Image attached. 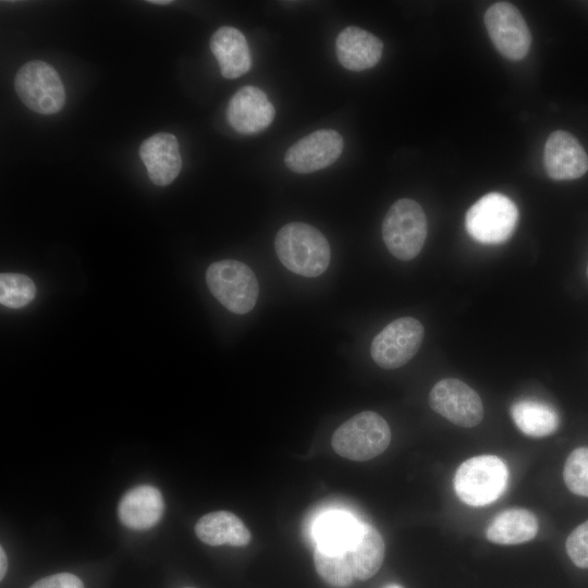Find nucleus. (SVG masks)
Returning <instances> with one entry per match:
<instances>
[{
  "instance_id": "4",
  "label": "nucleus",
  "mask_w": 588,
  "mask_h": 588,
  "mask_svg": "<svg viewBox=\"0 0 588 588\" xmlns=\"http://www.w3.org/2000/svg\"><path fill=\"white\" fill-rule=\"evenodd\" d=\"M427 237V218L421 206L409 198L396 200L382 222V238L389 252L397 259H414Z\"/></svg>"
},
{
  "instance_id": "6",
  "label": "nucleus",
  "mask_w": 588,
  "mask_h": 588,
  "mask_svg": "<svg viewBox=\"0 0 588 588\" xmlns=\"http://www.w3.org/2000/svg\"><path fill=\"white\" fill-rule=\"evenodd\" d=\"M517 219L518 210L512 199L500 193H489L467 210L465 226L476 242L502 244L512 236Z\"/></svg>"
},
{
  "instance_id": "2",
  "label": "nucleus",
  "mask_w": 588,
  "mask_h": 588,
  "mask_svg": "<svg viewBox=\"0 0 588 588\" xmlns=\"http://www.w3.org/2000/svg\"><path fill=\"white\" fill-rule=\"evenodd\" d=\"M509 471L495 455H478L463 462L454 476V490L461 501L471 506H485L505 491Z\"/></svg>"
},
{
  "instance_id": "10",
  "label": "nucleus",
  "mask_w": 588,
  "mask_h": 588,
  "mask_svg": "<svg viewBox=\"0 0 588 588\" xmlns=\"http://www.w3.org/2000/svg\"><path fill=\"white\" fill-rule=\"evenodd\" d=\"M430 407L461 427H474L483 417V405L478 393L465 382L446 378L438 381L429 393Z\"/></svg>"
},
{
  "instance_id": "20",
  "label": "nucleus",
  "mask_w": 588,
  "mask_h": 588,
  "mask_svg": "<svg viewBox=\"0 0 588 588\" xmlns=\"http://www.w3.org/2000/svg\"><path fill=\"white\" fill-rule=\"evenodd\" d=\"M354 576L366 580L381 567L384 559V541L379 531L371 525L360 526L355 542L348 551Z\"/></svg>"
},
{
  "instance_id": "23",
  "label": "nucleus",
  "mask_w": 588,
  "mask_h": 588,
  "mask_svg": "<svg viewBox=\"0 0 588 588\" xmlns=\"http://www.w3.org/2000/svg\"><path fill=\"white\" fill-rule=\"evenodd\" d=\"M314 562L319 576L330 586L344 588L353 583L355 576L348 552L330 551L317 547Z\"/></svg>"
},
{
  "instance_id": "12",
  "label": "nucleus",
  "mask_w": 588,
  "mask_h": 588,
  "mask_svg": "<svg viewBox=\"0 0 588 588\" xmlns=\"http://www.w3.org/2000/svg\"><path fill=\"white\" fill-rule=\"evenodd\" d=\"M543 163L555 181L574 180L588 171V156L578 139L562 130L552 132L544 145Z\"/></svg>"
},
{
  "instance_id": "24",
  "label": "nucleus",
  "mask_w": 588,
  "mask_h": 588,
  "mask_svg": "<svg viewBox=\"0 0 588 588\" xmlns=\"http://www.w3.org/2000/svg\"><path fill=\"white\" fill-rule=\"evenodd\" d=\"M36 295V286L30 278L19 273L0 275V303L9 308H22Z\"/></svg>"
},
{
  "instance_id": "19",
  "label": "nucleus",
  "mask_w": 588,
  "mask_h": 588,
  "mask_svg": "<svg viewBox=\"0 0 588 588\" xmlns=\"http://www.w3.org/2000/svg\"><path fill=\"white\" fill-rule=\"evenodd\" d=\"M538 532L535 514L525 509H510L498 514L486 530L487 539L498 544H519Z\"/></svg>"
},
{
  "instance_id": "5",
  "label": "nucleus",
  "mask_w": 588,
  "mask_h": 588,
  "mask_svg": "<svg viewBox=\"0 0 588 588\" xmlns=\"http://www.w3.org/2000/svg\"><path fill=\"white\" fill-rule=\"evenodd\" d=\"M206 282L211 294L234 314H247L256 305L258 281L244 262L223 259L211 264L206 272Z\"/></svg>"
},
{
  "instance_id": "7",
  "label": "nucleus",
  "mask_w": 588,
  "mask_h": 588,
  "mask_svg": "<svg viewBox=\"0 0 588 588\" xmlns=\"http://www.w3.org/2000/svg\"><path fill=\"white\" fill-rule=\"evenodd\" d=\"M14 88L22 102L40 114L57 113L65 103V90L59 74L40 60L29 61L19 69Z\"/></svg>"
},
{
  "instance_id": "29",
  "label": "nucleus",
  "mask_w": 588,
  "mask_h": 588,
  "mask_svg": "<svg viewBox=\"0 0 588 588\" xmlns=\"http://www.w3.org/2000/svg\"><path fill=\"white\" fill-rule=\"evenodd\" d=\"M148 2H150V3H152V4H169V3H171L172 1H171V0H150V1H148Z\"/></svg>"
},
{
  "instance_id": "13",
  "label": "nucleus",
  "mask_w": 588,
  "mask_h": 588,
  "mask_svg": "<svg viewBox=\"0 0 588 588\" xmlns=\"http://www.w3.org/2000/svg\"><path fill=\"white\" fill-rule=\"evenodd\" d=\"M275 110L267 95L255 86H244L230 99L226 119L241 134H255L267 128Z\"/></svg>"
},
{
  "instance_id": "8",
  "label": "nucleus",
  "mask_w": 588,
  "mask_h": 588,
  "mask_svg": "<svg viewBox=\"0 0 588 588\" xmlns=\"http://www.w3.org/2000/svg\"><path fill=\"white\" fill-rule=\"evenodd\" d=\"M421 322L413 317H402L385 326L372 340L370 354L384 369L405 365L418 352L424 340Z\"/></svg>"
},
{
  "instance_id": "1",
  "label": "nucleus",
  "mask_w": 588,
  "mask_h": 588,
  "mask_svg": "<svg viewBox=\"0 0 588 588\" xmlns=\"http://www.w3.org/2000/svg\"><path fill=\"white\" fill-rule=\"evenodd\" d=\"M280 261L293 273L318 277L330 264V246L326 236L315 226L304 222L283 225L274 238Z\"/></svg>"
},
{
  "instance_id": "31",
  "label": "nucleus",
  "mask_w": 588,
  "mask_h": 588,
  "mask_svg": "<svg viewBox=\"0 0 588 588\" xmlns=\"http://www.w3.org/2000/svg\"><path fill=\"white\" fill-rule=\"evenodd\" d=\"M586 273H587V278H588V265H587Z\"/></svg>"
},
{
  "instance_id": "21",
  "label": "nucleus",
  "mask_w": 588,
  "mask_h": 588,
  "mask_svg": "<svg viewBox=\"0 0 588 588\" xmlns=\"http://www.w3.org/2000/svg\"><path fill=\"white\" fill-rule=\"evenodd\" d=\"M360 526L350 514L344 512H330L322 515L315 525L317 547L336 551L348 552L359 532Z\"/></svg>"
},
{
  "instance_id": "3",
  "label": "nucleus",
  "mask_w": 588,
  "mask_h": 588,
  "mask_svg": "<svg viewBox=\"0 0 588 588\" xmlns=\"http://www.w3.org/2000/svg\"><path fill=\"white\" fill-rule=\"evenodd\" d=\"M391 430L379 414L366 411L343 422L333 433L331 444L336 454L351 461H369L387 450Z\"/></svg>"
},
{
  "instance_id": "17",
  "label": "nucleus",
  "mask_w": 588,
  "mask_h": 588,
  "mask_svg": "<svg viewBox=\"0 0 588 588\" xmlns=\"http://www.w3.org/2000/svg\"><path fill=\"white\" fill-rule=\"evenodd\" d=\"M210 49L225 78H237L252 68L247 40L243 33L234 27L222 26L217 29L210 38Z\"/></svg>"
},
{
  "instance_id": "28",
  "label": "nucleus",
  "mask_w": 588,
  "mask_h": 588,
  "mask_svg": "<svg viewBox=\"0 0 588 588\" xmlns=\"http://www.w3.org/2000/svg\"><path fill=\"white\" fill-rule=\"evenodd\" d=\"M7 567H8L7 554L3 548L1 547L0 549V578L1 579H3L7 573Z\"/></svg>"
},
{
  "instance_id": "18",
  "label": "nucleus",
  "mask_w": 588,
  "mask_h": 588,
  "mask_svg": "<svg viewBox=\"0 0 588 588\" xmlns=\"http://www.w3.org/2000/svg\"><path fill=\"white\" fill-rule=\"evenodd\" d=\"M196 536L206 544L243 547L250 542V532L235 514L228 511L211 512L198 519Z\"/></svg>"
},
{
  "instance_id": "25",
  "label": "nucleus",
  "mask_w": 588,
  "mask_h": 588,
  "mask_svg": "<svg viewBox=\"0 0 588 588\" xmlns=\"http://www.w3.org/2000/svg\"><path fill=\"white\" fill-rule=\"evenodd\" d=\"M563 477L571 492L588 498V448H577L567 456Z\"/></svg>"
},
{
  "instance_id": "15",
  "label": "nucleus",
  "mask_w": 588,
  "mask_h": 588,
  "mask_svg": "<svg viewBox=\"0 0 588 588\" xmlns=\"http://www.w3.org/2000/svg\"><path fill=\"white\" fill-rule=\"evenodd\" d=\"M382 49L377 36L357 26L345 27L335 39L336 58L350 71L373 68L381 59Z\"/></svg>"
},
{
  "instance_id": "11",
  "label": "nucleus",
  "mask_w": 588,
  "mask_h": 588,
  "mask_svg": "<svg viewBox=\"0 0 588 588\" xmlns=\"http://www.w3.org/2000/svg\"><path fill=\"white\" fill-rule=\"evenodd\" d=\"M343 138L330 128L317 130L294 143L284 156L286 167L296 173H311L336 161L343 150Z\"/></svg>"
},
{
  "instance_id": "9",
  "label": "nucleus",
  "mask_w": 588,
  "mask_h": 588,
  "mask_svg": "<svg viewBox=\"0 0 588 588\" xmlns=\"http://www.w3.org/2000/svg\"><path fill=\"white\" fill-rule=\"evenodd\" d=\"M485 25L497 50L511 61L526 57L531 34L519 10L509 2H495L485 13Z\"/></svg>"
},
{
  "instance_id": "22",
  "label": "nucleus",
  "mask_w": 588,
  "mask_h": 588,
  "mask_svg": "<svg viewBox=\"0 0 588 588\" xmlns=\"http://www.w3.org/2000/svg\"><path fill=\"white\" fill-rule=\"evenodd\" d=\"M511 416L524 434L534 438L550 436L559 427V416L555 409L540 401H516L511 406Z\"/></svg>"
},
{
  "instance_id": "16",
  "label": "nucleus",
  "mask_w": 588,
  "mask_h": 588,
  "mask_svg": "<svg viewBox=\"0 0 588 588\" xmlns=\"http://www.w3.org/2000/svg\"><path fill=\"white\" fill-rule=\"evenodd\" d=\"M163 509L161 492L156 487L140 485L130 489L122 497L118 515L124 526L144 530L151 528L160 520Z\"/></svg>"
},
{
  "instance_id": "30",
  "label": "nucleus",
  "mask_w": 588,
  "mask_h": 588,
  "mask_svg": "<svg viewBox=\"0 0 588 588\" xmlns=\"http://www.w3.org/2000/svg\"><path fill=\"white\" fill-rule=\"evenodd\" d=\"M383 588H403V587L397 584H389V585H385Z\"/></svg>"
},
{
  "instance_id": "14",
  "label": "nucleus",
  "mask_w": 588,
  "mask_h": 588,
  "mask_svg": "<svg viewBox=\"0 0 588 588\" xmlns=\"http://www.w3.org/2000/svg\"><path fill=\"white\" fill-rule=\"evenodd\" d=\"M139 156L151 182L158 186L172 183L182 168L179 142L173 134L157 133L146 138Z\"/></svg>"
},
{
  "instance_id": "27",
  "label": "nucleus",
  "mask_w": 588,
  "mask_h": 588,
  "mask_svg": "<svg viewBox=\"0 0 588 588\" xmlns=\"http://www.w3.org/2000/svg\"><path fill=\"white\" fill-rule=\"evenodd\" d=\"M29 588H84L82 580L70 573H59L44 577Z\"/></svg>"
},
{
  "instance_id": "26",
  "label": "nucleus",
  "mask_w": 588,
  "mask_h": 588,
  "mask_svg": "<svg viewBox=\"0 0 588 588\" xmlns=\"http://www.w3.org/2000/svg\"><path fill=\"white\" fill-rule=\"evenodd\" d=\"M566 552L572 562L580 568H588V520L578 525L567 537Z\"/></svg>"
}]
</instances>
